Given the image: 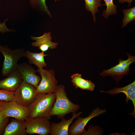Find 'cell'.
<instances>
[{"label": "cell", "instance_id": "1", "mask_svg": "<svg viewBox=\"0 0 135 135\" xmlns=\"http://www.w3.org/2000/svg\"><path fill=\"white\" fill-rule=\"evenodd\" d=\"M62 85L58 86L55 93L56 98L52 108L48 115V117L56 116L58 118H64L66 115L76 112L80 106L73 103L68 98Z\"/></svg>", "mask_w": 135, "mask_h": 135}, {"label": "cell", "instance_id": "2", "mask_svg": "<svg viewBox=\"0 0 135 135\" xmlns=\"http://www.w3.org/2000/svg\"><path fill=\"white\" fill-rule=\"evenodd\" d=\"M56 98L55 92L38 93L35 100L28 107L30 111L28 117H45L50 119V118L48 115L52 108Z\"/></svg>", "mask_w": 135, "mask_h": 135}, {"label": "cell", "instance_id": "3", "mask_svg": "<svg viewBox=\"0 0 135 135\" xmlns=\"http://www.w3.org/2000/svg\"><path fill=\"white\" fill-rule=\"evenodd\" d=\"M26 51L23 48L12 50L7 46L0 45V52L4 57L1 71L3 76H8L16 68L18 61L21 58L25 57Z\"/></svg>", "mask_w": 135, "mask_h": 135}, {"label": "cell", "instance_id": "4", "mask_svg": "<svg viewBox=\"0 0 135 135\" xmlns=\"http://www.w3.org/2000/svg\"><path fill=\"white\" fill-rule=\"evenodd\" d=\"M128 59L124 60L121 58L118 60L119 63L108 70H104L100 74L102 77L111 76L118 83L124 76L128 75L130 72V65L135 61V56L127 53Z\"/></svg>", "mask_w": 135, "mask_h": 135}, {"label": "cell", "instance_id": "5", "mask_svg": "<svg viewBox=\"0 0 135 135\" xmlns=\"http://www.w3.org/2000/svg\"><path fill=\"white\" fill-rule=\"evenodd\" d=\"M14 92V100L20 105L28 107L35 100L38 93L33 86L23 81Z\"/></svg>", "mask_w": 135, "mask_h": 135}, {"label": "cell", "instance_id": "6", "mask_svg": "<svg viewBox=\"0 0 135 135\" xmlns=\"http://www.w3.org/2000/svg\"><path fill=\"white\" fill-rule=\"evenodd\" d=\"M49 120L45 117H26L24 120L27 134L47 135L50 134L51 124Z\"/></svg>", "mask_w": 135, "mask_h": 135}, {"label": "cell", "instance_id": "7", "mask_svg": "<svg viewBox=\"0 0 135 135\" xmlns=\"http://www.w3.org/2000/svg\"><path fill=\"white\" fill-rule=\"evenodd\" d=\"M36 72L40 74L41 80L36 88L38 93L49 94L55 92L58 86V81L55 76V71L52 69L49 70L38 68Z\"/></svg>", "mask_w": 135, "mask_h": 135}, {"label": "cell", "instance_id": "8", "mask_svg": "<svg viewBox=\"0 0 135 135\" xmlns=\"http://www.w3.org/2000/svg\"><path fill=\"white\" fill-rule=\"evenodd\" d=\"M6 117H12L20 120H24L30 113L28 107L18 104L14 100L6 102L0 110Z\"/></svg>", "mask_w": 135, "mask_h": 135}, {"label": "cell", "instance_id": "9", "mask_svg": "<svg viewBox=\"0 0 135 135\" xmlns=\"http://www.w3.org/2000/svg\"><path fill=\"white\" fill-rule=\"evenodd\" d=\"M105 109H101L98 107L94 109L91 113L86 117L78 116L77 119L69 128L68 134L81 135L86 130L84 127L88 122L92 118L105 113Z\"/></svg>", "mask_w": 135, "mask_h": 135}, {"label": "cell", "instance_id": "10", "mask_svg": "<svg viewBox=\"0 0 135 135\" xmlns=\"http://www.w3.org/2000/svg\"><path fill=\"white\" fill-rule=\"evenodd\" d=\"M16 68L20 74L22 81L32 84L36 88L41 80V76L36 74V70L26 62L18 64Z\"/></svg>", "mask_w": 135, "mask_h": 135}, {"label": "cell", "instance_id": "11", "mask_svg": "<svg viewBox=\"0 0 135 135\" xmlns=\"http://www.w3.org/2000/svg\"><path fill=\"white\" fill-rule=\"evenodd\" d=\"M7 76L0 80V89L14 92L22 81L20 74L16 68Z\"/></svg>", "mask_w": 135, "mask_h": 135}, {"label": "cell", "instance_id": "12", "mask_svg": "<svg viewBox=\"0 0 135 135\" xmlns=\"http://www.w3.org/2000/svg\"><path fill=\"white\" fill-rule=\"evenodd\" d=\"M100 92L106 93L110 95H114L122 92L126 96V102L127 103L129 100L132 101L134 107V110L130 114L134 117L135 115V82L125 86L118 88L115 87L112 89L107 91L100 90Z\"/></svg>", "mask_w": 135, "mask_h": 135}, {"label": "cell", "instance_id": "13", "mask_svg": "<svg viewBox=\"0 0 135 135\" xmlns=\"http://www.w3.org/2000/svg\"><path fill=\"white\" fill-rule=\"evenodd\" d=\"M30 38L35 42L32 43L31 45L38 48L42 52H45L49 48L53 49L56 48L58 43L52 42V39L51 32H45L42 36L39 37H34L31 36Z\"/></svg>", "mask_w": 135, "mask_h": 135}, {"label": "cell", "instance_id": "14", "mask_svg": "<svg viewBox=\"0 0 135 135\" xmlns=\"http://www.w3.org/2000/svg\"><path fill=\"white\" fill-rule=\"evenodd\" d=\"M82 112L80 111L77 113L72 112V117L68 120L64 118L59 122H52L50 132L51 135H68V130L70 124L72 123L73 120L78 117Z\"/></svg>", "mask_w": 135, "mask_h": 135}, {"label": "cell", "instance_id": "15", "mask_svg": "<svg viewBox=\"0 0 135 135\" xmlns=\"http://www.w3.org/2000/svg\"><path fill=\"white\" fill-rule=\"evenodd\" d=\"M27 133L24 120L12 118L6 126L3 135H26Z\"/></svg>", "mask_w": 135, "mask_h": 135}, {"label": "cell", "instance_id": "16", "mask_svg": "<svg viewBox=\"0 0 135 135\" xmlns=\"http://www.w3.org/2000/svg\"><path fill=\"white\" fill-rule=\"evenodd\" d=\"M49 55L45 54L44 52L39 53L33 52L28 50L26 51L25 57L28 58L30 64H34L38 68L42 69L47 66L44 61V57Z\"/></svg>", "mask_w": 135, "mask_h": 135}, {"label": "cell", "instance_id": "17", "mask_svg": "<svg viewBox=\"0 0 135 135\" xmlns=\"http://www.w3.org/2000/svg\"><path fill=\"white\" fill-rule=\"evenodd\" d=\"M81 76V74L78 73L72 75L71 82L75 88L90 91L94 90L95 86L94 84L90 80L84 79Z\"/></svg>", "mask_w": 135, "mask_h": 135}, {"label": "cell", "instance_id": "18", "mask_svg": "<svg viewBox=\"0 0 135 135\" xmlns=\"http://www.w3.org/2000/svg\"><path fill=\"white\" fill-rule=\"evenodd\" d=\"M85 8L87 11L92 14L93 20L95 24L96 22V14L99 12L98 7L100 8L104 5L101 4L102 0H84Z\"/></svg>", "mask_w": 135, "mask_h": 135}, {"label": "cell", "instance_id": "19", "mask_svg": "<svg viewBox=\"0 0 135 135\" xmlns=\"http://www.w3.org/2000/svg\"><path fill=\"white\" fill-rule=\"evenodd\" d=\"M124 15L122 20V24L121 26L123 28L126 26L129 22L135 20V6L127 9L122 10Z\"/></svg>", "mask_w": 135, "mask_h": 135}, {"label": "cell", "instance_id": "20", "mask_svg": "<svg viewBox=\"0 0 135 135\" xmlns=\"http://www.w3.org/2000/svg\"><path fill=\"white\" fill-rule=\"evenodd\" d=\"M46 0H30V6L33 8L37 9L48 15L50 17L52 16L48 10L46 2Z\"/></svg>", "mask_w": 135, "mask_h": 135}, {"label": "cell", "instance_id": "21", "mask_svg": "<svg viewBox=\"0 0 135 135\" xmlns=\"http://www.w3.org/2000/svg\"><path fill=\"white\" fill-rule=\"evenodd\" d=\"M105 4L104 5H105L106 8L103 10L102 16L107 19L109 16L115 15L117 12V6L114 4L113 0H103Z\"/></svg>", "mask_w": 135, "mask_h": 135}, {"label": "cell", "instance_id": "22", "mask_svg": "<svg viewBox=\"0 0 135 135\" xmlns=\"http://www.w3.org/2000/svg\"><path fill=\"white\" fill-rule=\"evenodd\" d=\"M14 92L0 89V100L8 102L14 100Z\"/></svg>", "mask_w": 135, "mask_h": 135}, {"label": "cell", "instance_id": "23", "mask_svg": "<svg viewBox=\"0 0 135 135\" xmlns=\"http://www.w3.org/2000/svg\"><path fill=\"white\" fill-rule=\"evenodd\" d=\"M103 134L102 129L98 126H90L87 131H86L82 135H102Z\"/></svg>", "mask_w": 135, "mask_h": 135}, {"label": "cell", "instance_id": "24", "mask_svg": "<svg viewBox=\"0 0 135 135\" xmlns=\"http://www.w3.org/2000/svg\"><path fill=\"white\" fill-rule=\"evenodd\" d=\"M9 120V117H6L0 111V135L3 134Z\"/></svg>", "mask_w": 135, "mask_h": 135}, {"label": "cell", "instance_id": "25", "mask_svg": "<svg viewBox=\"0 0 135 135\" xmlns=\"http://www.w3.org/2000/svg\"><path fill=\"white\" fill-rule=\"evenodd\" d=\"M8 20V18H7L4 22L0 23V32L2 33H4L8 32H13L14 31L13 29L10 30L6 26V22Z\"/></svg>", "mask_w": 135, "mask_h": 135}, {"label": "cell", "instance_id": "26", "mask_svg": "<svg viewBox=\"0 0 135 135\" xmlns=\"http://www.w3.org/2000/svg\"><path fill=\"white\" fill-rule=\"evenodd\" d=\"M134 0H118V2L120 3H124L125 2H127L128 3V7L130 6L131 4Z\"/></svg>", "mask_w": 135, "mask_h": 135}, {"label": "cell", "instance_id": "27", "mask_svg": "<svg viewBox=\"0 0 135 135\" xmlns=\"http://www.w3.org/2000/svg\"><path fill=\"white\" fill-rule=\"evenodd\" d=\"M6 102L4 101L0 100V110L2 106Z\"/></svg>", "mask_w": 135, "mask_h": 135}, {"label": "cell", "instance_id": "28", "mask_svg": "<svg viewBox=\"0 0 135 135\" xmlns=\"http://www.w3.org/2000/svg\"><path fill=\"white\" fill-rule=\"evenodd\" d=\"M55 2H56L58 1H60L61 0H54Z\"/></svg>", "mask_w": 135, "mask_h": 135}]
</instances>
